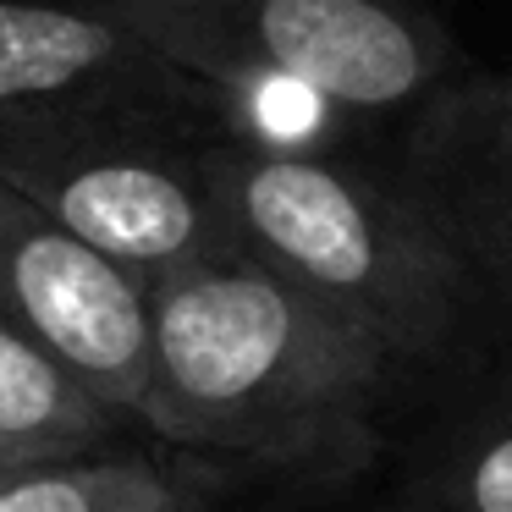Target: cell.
Masks as SVG:
<instances>
[{
	"mask_svg": "<svg viewBox=\"0 0 512 512\" xmlns=\"http://www.w3.org/2000/svg\"><path fill=\"white\" fill-rule=\"evenodd\" d=\"M149 331L138 424L210 463L353 479L380 457V413L408 380L364 331L243 248L149 281Z\"/></svg>",
	"mask_w": 512,
	"mask_h": 512,
	"instance_id": "obj_1",
	"label": "cell"
},
{
	"mask_svg": "<svg viewBox=\"0 0 512 512\" xmlns=\"http://www.w3.org/2000/svg\"><path fill=\"white\" fill-rule=\"evenodd\" d=\"M204 177L237 248L364 331L402 375L474 364L490 303L397 166L358 155H270L204 138Z\"/></svg>",
	"mask_w": 512,
	"mask_h": 512,
	"instance_id": "obj_2",
	"label": "cell"
},
{
	"mask_svg": "<svg viewBox=\"0 0 512 512\" xmlns=\"http://www.w3.org/2000/svg\"><path fill=\"white\" fill-rule=\"evenodd\" d=\"M188 78H298L375 122L457 78V45L419 0H89Z\"/></svg>",
	"mask_w": 512,
	"mask_h": 512,
	"instance_id": "obj_3",
	"label": "cell"
},
{
	"mask_svg": "<svg viewBox=\"0 0 512 512\" xmlns=\"http://www.w3.org/2000/svg\"><path fill=\"white\" fill-rule=\"evenodd\" d=\"M215 133L144 116H61L0 127V182L56 215L111 265L155 281L237 254L199 144Z\"/></svg>",
	"mask_w": 512,
	"mask_h": 512,
	"instance_id": "obj_4",
	"label": "cell"
},
{
	"mask_svg": "<svg viewBox=\"0 0 512 512\" xmlns=\"http://www.w3.org/2000/svg\"><path fill=\"white\" fill-rule=\"evenodd\" d=\"M0 320L116 419H138L155 364L149 287L0 182Z\"/></svg>",
	"mask_w": 512,
	"mask_h": 512,
	"instance_id": "obj_5",
	"label": "cell"
},
{
	"mask_svg": "<svg viewBox=\"0 0 512 512\" xmlns=\"http://www.w3.org/2000/svg\"><path fill=\"white\" fill-rule=\"evenodd\" d=\"M144 116L221 133V100L100 6L0 0V127Z\"/></svg>",
	"mask_w": 512,
	"mask_h": 512,
	"instance_id": "obj_6",
	"label": "cell"
},
{
	"mask_svg": "<svg viewBox=\"0 0 512 512\" xmlns=\"http://www.w3.org/2000/svg\"><path fill=\"white\" fill-rule=\"evenodd\" d=\"M391 166L490 314L512 325V72H463L419 100L402 116Z\"/></svg>",
	"mask_w": 512,
	"mask_h": 512,
	"instance_id": "obj_7",
	"label": "cell"
},
{
	"mask_svg": "<svg viewBox=\"0 0 512 512\" xmlns=\"http://www.w3.org/2000/svg\"><path fill=\"white\" fill-rule=\"evenodd\" d=\"M232 468L210 457L67 452L0 479V512H210Z\"/></svg>",
	"mask_w": 512,
	"mask_h": 512,
	"instance_id": "obj_8",
	"label": "cell"
},
{
	"mask_svg": "<svg viewBox=\"0 0 512 512\" xmlns=\"http://www.w3.org/2000/svg\"><path fill=\"white\" fill-rule=\"evenodd\" d=\"M413 512H512V358L463 364V386L408 468Z\"/></svg>",
	"mask_w": 512,
	"mask_h": 512,
	"instance_id": "obj_9",
	"label": "cell"
},
{
	"mask_svg": "<svg viewBox=\"0 0 512 512\" xmlns=\"http://www.w3.org/2000/svg\"><path fill=\"white\" fill-rule=\"evenodd\" d=\"M111 435L116 413L0 320V441L28 452H100Z\"/></svg>",
	"mask_w": 512,
	"mask_h": 512,
	"instance_id": "obj_10",
	"label": "cell"
},
{
	"mask_svg": "<svg viewBox=\"0 0 512 512\" xmlns=\"http://www.w3.org/2000/svg\"><path fill=\"white\" fill-rule=\"evenodd\" d=\"M45 457H67V452H28V446L0 441V479H12L17 468H28V463H45Z\"/></svg>",
	"mask_w": 512,
	"mask_h": 512,
	"instance_id": "obj_11",
	"label": "cell"
},
{
	"mask_svg": "<svg viewBox=\"0 0 512 512\" xmlns=\"http://www.w3.org/2000/svg\"><path fill=\"white\" fill-rule=\"evenodd\" d=\"M397 512H413V507H397Z\"/></svg>",
	"mask_w": 512,
	"mask_h": 512,
	"instance_id": "obj_12",
	"label": "cell"
}]
</instances>
